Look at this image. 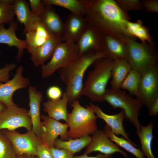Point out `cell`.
I'll use <instances>...</instances> for the list:
<instances>
[{
    "instance_id": "cell-1",
    "label": "cell",
    "mask_w": 158,
    "mask_h": 158,
    "mask_svg": "<svg viewBox=\"0 0 158 158\" xmlns=\"http://www.w3.org/2000/svg\"><path fill=\"white\" fill-rule=\"evenodd\" d=\"M85 18L87 23L104 33L126 42L136 38L128 32L126 26L130 17L114 0H85Z\"/></svg>"
},
{
    "instance_id": "cell-2",
    "label": "cell",
    "mask_w": 158,
    "mask_h": 158,
    "mask_svg": "<svg viewBox=\"0 0 158 158\" xmlns=\"http://www.w3.org/2000/svg\"><path fill=\"white\" fill-rule=\"evenodd\" d=\"M104 57H106L102 51L87 52L78 55L68 65L58 70L60 77L66 86L65 92L68 104L81 97L85 72L96 60Z\"/></svg>"
},
{
    "instance_id": "cell-3",
    "label": "cell",
    "mask_w": 158,
    "mask_h": 158,
    "mask_svg": "<svg viewBox=\"0 0 158 158\" xmlns=\"http://www.w3.org/2000/svg\"><path fill=\"white\" fill-rule=\"evenodd\" d=\"M113 60L106 57L99 58L93 63V68L87 74L83 85L82 95L92 101H104V96L108 82L111 78Z\"/></svg>"
},
{
    "instance_id": "cell-4",
    "label": "cell",
    "mask_w": 158,
    "mask_h": 158,
    "mask_svg": "<svg viewBox=\"0 0 158 158\" xmlns=\"http://www.w3.org/2000/svg\"><path fill=\"white\" fill-rule=\"evenodd\" d=\"M71 106L72 111L68 113L67 123L68 134L75 139L82 136L92 135L98 129L97 117L91 106H82L78 100L73 101Z\"/></svg>"
},
{
    "instance_id": "cell-5",
    "label": "cell",
    "mask_w": 158,
    "mask_h": 158,
    "mask_svg": "<svg viewBox=\"0 0 158 158\" xmlns=\"http://www.w3.org/2000/svg\"><path fill=\"white\" fill-rule=\"evenodd\" d=\"M127 49L125 59L132 69L141 73L157 65L158 55L155 45L147 42H138L128 39Z\"/></svg>"
},
{
    "instance_id": "cell-6",
    "label": "cell",
    "mask_w": 158,
    "mask_h": 158,
    "mask_svg": "<svg viewBox=\"0 0 158 158\" xmlns=\"http://www.w3.org/2000/svg\"><path fill=\"white\" fill-rule=\"evenodd\" d=\"M106 101L114 108H120L124 111L126 119L139 131L141 125L139 119L142 105L136 98L125 90L107 89L104 96Z\"/></svg>"
},
{
    "instance_id": "cell-7",
    "label": "cell",
    "mask_w": 158,
    "mask_h": 158,
    "mask_svg": "<svg viewBox=\"0 0 158 158\" xmlns=\"http://www.w3.org/2000/svg\"><path fill=\"white\" fill-rule=\"evenodd\" d=\"M78 53L75 43L60 42L49 61L42 66V77H49L57 70L68 65L77 58Z\"/></svg>"
},
{
    "instance_id": "cell-8",
    "label": "cell",
    "mask_w": 158,
    "mask_h": 158,
    "mask_svg": "<svg viewBox=\"0 0 158 158\" xmlns=\"http://www.w3.org/2000/svg\"><path fill=\"white\" fill-rule=\"evenodd\" d=\"M142 73L136 97L147 108L158 98V67L157 65Z\"/></svg>"
},
{
    "instance_id": "cell-9",
    "label": "cell",
    "mask_w": 158,
    "mask_h": 158,
    "mask_svg": "<svg viewBox=\"0 0 158 158\" xmlns=\"http://www.w3.org/2000/svg\"><path fill=\"white\" fill-rule=\"evenodd\" d=\"M20 127L25 128L28 131L32 130L28 111L16 104L7 107L0 113V130H13Z\"/></svg>"
},
{
    "instance_id": "cell-10",
    "label": "cell",
    "mask_w": 158,
    "mask_h": 158,
    "mask_svg": "<svg viewBox=\"0 0 158 158\" xmlns=\"http://www.w3.org/2000/svg\"><path fill=\"white\" fill-rule=\"evenodd\" d=\"M11 142L17 155L26 154L37 156L40 138L32 130L21 134L15 130L1 131Z\"/></svg>"
},
{
    "instance_id": "cell-11",
    "label": "cell",
    "mask_w": 158,
    "mask_h": 158,
    "mask_svg": "<svg viewBox=\"0 0 158 158\" xmlns=\"http://www.w3.org/2000/svg\"><path fill=\"white\" fill-rule=\"evenodd\" d=\"M43 130L41 137V143L50 148L54 147V142L58 136L63 140H69L68 125L66 123H61L49 117L48 116L41 115Z\"/></svg>"
},
{
    "instance_id": "cell-12",
    "label": "cell",
    "mask_w": 158,
    "mask_h": 158,
    "mask_svg": "<svg viewBox=\"0 0 158 158\" xmlns=\"http://www.w3.org/2000/svg\"><path fill=\"white\" fill-rule=\"evenodd\" d=\"M23 68L20 66L17 68L13 78L4 83H0V102L7 107L16 105L13 96L17 90L24 88L30 84L29 79L23 75Z\"/></svg>"
},
{
    "instance_id": "cell-13",
    "label": "cell",
    "mask_w": 158,
    "mask_h": 158,
    "mask_svg": "<svg viewBox=\"0 0 158 158\" xmlns=\"http://www.w3.org/2000/svg\"><path fill=\"white\" fill-rule=\"evenodd\" d=\"M91 137L92 140L87 147L84 154H88L97 151L105 154H113L118 152L125 157H129L126 153L121 150L109 138L104 130L97 129Z\"/></svg>"
},
{
    "instance_id": "cell-14",
    "label": "cell",
    "mask_w": 158,
    "mask_h": 158,
    "mask_svg": "<svg viewBox=\"0 0 158 158\" xmlns=\"http://www.w3.org/2000/svg\"><path fill=\"white\" fill-rule=\"evenodd\" d=\"M103 33L88 23L83 32L76 44L78 55L93 51H101Z\"/></svg>"
},
{
    "instance_id": "cell-15",
    "label": "cell",
    "mask_w": 158,
    "mask_h": 158,
    "mask_svg": "<svg viewBox=\"0 0 158 158\" xmlns=\"http://www.w3.org/2000/svg\"><path fill=\"white\" fill-rule=\"evenodd\" d=\"M28 93L30 107L28 114L32 124V130L40 138L43 132L40 114L43 95L41 92L37 90L35 86H29Z\"/></svg>"
},
{
    "instance_id": "cell-16",
    "label": "cell",
    "mask_w": 158,
    "mask_h": 158,
    "mask_svg": "<svg viewBox=\"0 0 158 158\" xmlns=\"http://www.w3.org/2000/svg\"><path fill=\"white\" fill-rule=\"evenodd\" d=\"M87 23L84 17L71 13L64 23V32L60 37L61 42H77L85 30Z\"/></svg>"
},
{
    "instance_id": "cell-17",
    "label": "cell",
    "mask_w": 158,
    "mask_h": 158,
    "mask_svg": "<svg viewBox=\"0 0 158 158\" xmlns=\"http://www.w3.org/2000/svg\"><path fill=\"white\" fill-rule=\"evenodd\" d=\"M50 37L42 44L36 47L27 49L31 55V59L36 67L42 66L50 59L59 43L61 42L60 37L50 34Z\"/></svg>"
},
{
    "instance_id": "cell-18",
    "label": "cell",
    "mask_w": 158,
    "mask_h": 158,
    "mask_svg": "<svg viewBox=\"0 0 158 158\" xmlns=\"http://www.w3.org/2000/svg\"><path fill=\"white\" fill-rule=\"evenodd\" d=\"M90 104L92 107L97 118L101 119L106 123L111 131L116 135H122L126 139L135 144L130 139L123 125V122L126 118L123 110L116 114L109 115L104 112L97 105L92 103Z\"/></svg>"
},
{
    "instance_id": "cell-19",
    "label": "cell",
    "mask_w": 158,
    "mask_h": 158,
    "mask_svg": "<svg viewBox=\"0 0 158 158\" xmlns=\"http://www.w3.org/2000/svg\"><path fill=\"white\" fill-rule=\"evenodd\" d=\"M51 6H45L43 11L39 16L40 20L49 34L61 37L64 32V23Z\"/></svg>"
},
{
    "instance_id": "cell-20",
    "label": "cell",
    "mask_w": 158,
    "mask_h": 158,
    "mask_svg": "<svg viewBox=\"0 0 158 158\" xmlns=\"http://www.w3.org/2000/svg\"><path fill=\"white\" fill-rule=\"evenodd\" d=\"M127 49L126 42L103 33L101 51L106 58L113 60L119 59H125Z\"/></svg>"
},
{
    "instance_id": "cell-21",
    "label": "cell",
    "mask_w": 158,
    "mask_h": 158,
    "mask_svg": "<svg viewBox=\"0 0 158 158\" xmlns=\"http://www.w3.org/2000/svg\"><path fill=\"white\" fill-rule=\"evenodd\" d=\"M18 29V23L13 20L9 23L8 28H5L4 25L0 26V43L10 47H15L18 49L17 58L18 61L22 56L24 50L27 47L25 40L18 38L16 34Z\"/></svg>"
},
{
    "instance_id": "cell-22",
    "label": "cell",
    "mask_w": 158,
    "mask_h": 158,
    "mask_svg": "<svg viewBox=\"0 0 158 158\" xmlns=\"http://www.w3.org/2000/svg\"><path fill=\"white\" fill-rule=\"evenodd\" d=\"M13 9L18 20L24 25V34L32 30L35 25L40 21L39 16L32 13L29 4L25 0H15Z\"/></svg>"
},
{
    "instance_id": "cell-23",
    "label": "cell",
    "mask_w": 158,
    "mask_h": 158,
    "mask_svg": "<svg viewBox=\"0 0 158 158\" xmlns=\"http://www.w3.org/2000/svg\"><path fill=\"white\" fill-rule=\"evenodd\" d=\"M68 99L65 92L62 98L56 100L50 99L42 103L43 111L46 113L50 118L59 121L63 120L67 123L68 112L67 105Z\"/></svg>"
},
{
    "instance_id": "cell-24",
    "label": "cell",
    "mask_w": 158,
    "mask_h": 158,
    "mask_svg": "<svg viewBox=\"0 0 158 158\" xmlns=\"http://www.w3.org/2000/svg\"><path fill=\"white\" fill-rule=\"evenodd\" d=\"M131 69L126 59H119L114 60L111 71L112 79L110 83L111 88L120 90L121 84Z\"/></svg>"
},
{
    "instance_id": "cell-25",
    "label": "cell",
    "mask_w": 158,
    "mask_h": 158,
    "mask_svg": "<svg viewBox=\"0 0 158 158\" xmlns=\"http://www.w3.org/2000/svg\"><path fill=\"white\" fill-rule=\"evenodd\" d=\"M50 36L49 33L40 20L37 22L32 30L26 33L25 40L27 45V49L41 46L50 37Z\"/></svg>"
},
{
    "instance_id": "cell-26",
    "label": "cell",
    "mask_w": 158,
    "mask_h": 158,
    "mask_svg": "<svg viewBox=\"0 0 158 158\" xmlns=\"http://www.w3.org/2000/svg\"><path fill=\"white\" fill-rule=\"evenodd\" d=\"M154 125L153 121H150L147 125L141 126L140 130L136 131L141 145V150L147 158H155L153 154L152 147Z\"/></svg>"
},
{
    "instance_id": "cell-27",
    "label": "cell",
    "mask_w": 158,
    "mask_h": 158,
    "mask_svg": "<svg viewBox=\"0 0 158 158\" xmlns=\"http://www.w3.org/2000/svg\"><path fill=\"white\" fill-rule=\"evenodd\" d=\"M91 140V137L89 135L75 139L70 138L66 140L57 139L54 142V147L58 149H65L74 154L87 147Z\"/></svg>"
},
{
    "instance_id": "cell-28",
    "label": "cell",
    "mask_w": 158,
    "mask_h": 158,
    "mask_svg": "<svg viewBox=\"0 0 158 158\" xmlns=\"http://www.w3.org/2000/svg\"><path fill=\"white\" fill-rule=\"evenodd\" d=\"M45 6L56 5L65 8L78 16L84 17L85 14V0H42Z\"/></svg>"
},
{
    "instance_id": "cell-29",
    "label": "cell",
    "mask_w": 158,
    "mask_h": 158,
    "mask_svg": "<svg viewBox=\"0 0 158 158\" xmlns=\"http://www.w3.org/2000/svg\"><path fill=\"white\" fill-rule=\"evenodd\" d=\"M104 128L109 138L118 147L131 153L137 158H145V156L141 150L136 148L138 146L137 145L131 143L124 138L118 137L107 125L104 126Z\"/></svg>"
},
{
    "instance_id": "cell-30",
    "label": "cell",
    "mask_w": 158,
    "mask_h": 158,
    "mask_svg": "<svg viewBox=\"0 0 158 158\" xmlns=\"http://www.w3.org/2000/svg\"><path fill=\"white\" fill-rule=\"evenodd\" d=\"M141 75V73L132 68L121 84L120 88L136 97Z\"/></svg>"
},
{
    "instance_id": "cell-31",
    "label": "cell",
    "mask_w": 158,
    "mask_h": 158,
    "mask_svg": "<svg viewBox=\"0 0 158 158\" xmlns=\"http://www.w3.org/2000/svg\"><path fill=\"white\" fill-rule=\"evenodd\" d=\"M15 0H0V26L10 23L15 16L13 9Z\"/></svg>"
},
{
    "instance_id": "cell-32",
    "label": "cell",
    "mask_w": 158,
    "mask_h": 158,
    "mask_svg": "<svg viewBox=\"0 0 158 158\" xmlns=\"http://www.w3.org/2000/svg\"><path fill=\"white\" fill-rule=\"evenodd\" d=\"M16 156L11 142L0 130V158H16Z\"/></svg>"
},
{
    "instance_id": "cell-33",
    "label": "cell",
    "mask_w": 158,
    "mask_h": 158,
    "mask_svg": "<svg viewBox=\"0 0 158 158\" xmlns=\"http://www.w3.org/2000/svg\"><path fill=\"white\" fill-rule=\"evenodd\" d=\"M119 7L126 13L130 11H140L144 9L141 1L139 0H116Z\"/></svg>"
},
{
    "instance_id": "cell-34",
    "label": "cell",
    "mask_w": 158,
    "mask_h": 158,
    "mask_svg": "<svg viewBox=\"0 0 158 158\" xmlns=\"http://www.w3.org/2000/svg\"><path fill=\"white\" fill-rule=\"evenodd\" d=\"M133 35L136 38H139L142 42H147L155 45L152 37L150 34V29L143 23L136 29Z\"/></svg>"
},
{
    "instance_id": "cell-35",
    "label": "cell",
    "mask_w": 158,
    "mask_h": 158,
    "mask_svg": "<svg viewBox=\"0 0 158 158\" xmlns=\"http://www.w3.org/2000/svg\"><path fill=\"white\" fill-rule=\"evenodd\" d=\"M16 65L13 63L5 64L0 69V82L6 83L9 80L10 72L14 69Z\"/></svg>"
},
{
    "instance_id": "cell-36",
    "label": "cell",
    "mask_w": 158,
    "mask_h": 158,
    "mask_svg": "<svg viewBox=\"0 0 158 158\" xmlns=\"http://www.w3.org/2000/svg\"><path fill=\"white\" fill-rule=\"evenodd\" d=\"M29 2L32 13L39 17L43 11L45 6L40 0H29Z\"/></svg>"
},
{
    "instance_id": "cell-37",
    "label": "cell",
    "mask_w": 158,
    "mask_h": 158,
    "mask_svg": "<svg viewBox=\"0 0 158 158\" xmlns=\"http://www.w3.org/2000/svg\"><path fill=\"white\" fill-rule=\"evenodd\" d=\"M47 95L49 99L52 100L60 99L63 95L61 89L55 85L52 86L48 88L47 91Z\"/></svg>"
},
{
    "instance_id": "cell-38",
    "label": "cell",
    "mask_w": 158,
    "mask_h": 158,
    "mask_svg": "<svg viewBox=\"0 0 158 158\" xmlns=\"http://www.w3.org/2000/svg\"><path fill=\"white\" fill-rule=\"evenodd\" d=\"M141 1L146 11L152 13H158V0H143Z\"/></svg>"
},
{
    "instance_id": "cell-39",
    "label": "cell",
    "mask_w": 158,
    "mask_h": 158,
    "mask_svg": "<svg viewBox=\"0 0 158 158\" xmlns=\"http://www.w3.org/2000/svg\"><path fill=\"white\" fill-rule=\"evenodd\" d=\"M53 158H73V154L64 149H58L54 147L50 148Z\"/></svg>"
},
{
    "instance_id": "cell-40",
    "label": "cell",
    "mask_w": 158,
    "mask_h": 158,
    "mask_svg": "<svg viewBox=\"0 0 158 158\" xmlns=\"http://www.w3.org/2000/svg\"><path fill=\"white\" fill-rule=\"evenodd\" d=\"M37 152L39 158H53L50 148L42 144L38 146Z\"/></svg>"
},
{
    "instance_id": "cell-41",
    "label": "cell",
    "mask_w": 158,
    "mask_h": 158,
    "mask_svg": "<svg viewBox=\"0 0 158 158\" xmlns=\"http://www.w3.org/2000/svg\"><path fill=\"white\" fill-rule=\"evenodd\" d=\"M148 108L149 114L150 116H156L158 113V98L152 102Z\"/></svg>"
},
{
    "instance_id": "cell-42",
    "label": "cell",
    "mask_w": 158,
    "mask_h": 158,
    "mask_svg": "<svg viewBox=\"0 0 158 158\" xmlns=\"http://www.w3.org/2000/svg\"><path fill=\"white\" fill-rule=\"evenodd\" d=\"M112 156V154H99L95 156L89 157L87 156V154L84 153L82 155L74 156L73 158H110Z\"/></svg>"
},
{
    "instance_id": "cell-43",
    "label": "cell",
    "mask_w": 158,
    "mask_h": 158,
    "mask_svg": "<svg viewBox=\"0 0 158 158\" xmlns=\"http://www.w3.org/2000/svg\"><path fill=\"white\" fill-rule=\"evenodd\" d=\"M35 156H36L23 154L19 155H17L16 158H35Z\"/></svg>"
},
{
    "instance_id": "cell-44",
    "label": "cell",
    "mask_w": 158,
    "mask_h": 158,
    "mask_svg": "<svg viewBox=\"0 0 158 158\" xmlns=\"http://www.w3.org/2000/svg\"><path fill=\"white\" fill-rule=\"evenodd\" d=\"M7 107L3 103L0 102V113L4 110Z\"/></svg>"
},
{
    "instance_id": "cell-45",
    "label": "cell",
    "mask_w": 158,
    "mask_h": 158,
    "mask_svg": "<svg viewBox=\"0 0 158 158\" xmlns=\"http://www.w3.org/2000/svg\"><path fill=\"white\" fill-rule=\"evenodd\" d=\"M37 157L36 158H39V157H37Z\"/></svg>"
},
{
    "instance_id": "cell-46",
    "label": "cell",
    "mask_w": 158,
    "mask_h": 158,
    "mask_svg": "<svg viewBox=\"0 0 158 158\" xmlns=\"http://www.w3.org/2000/svg\"><path fill=\"white\" fill-rule=\"evenodd\" d=\"M1 53V52H0V54Z\"/></svg>"
}]
</instances>
